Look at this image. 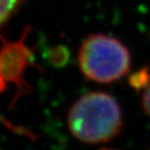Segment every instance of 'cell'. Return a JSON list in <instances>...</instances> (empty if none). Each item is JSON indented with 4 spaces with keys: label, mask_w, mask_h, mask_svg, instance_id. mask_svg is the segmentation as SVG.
Instances as JSON below:
<instances>
[{
    "label": "cell",
    "mask_w": 150,
    "mask_h": 150,
    "mask_svg": "<svg viewBox=\"0 0 150 150\" xmlns=\"http://www.w3.org/2000/svg\"><path fill=\"white\" fill-rule=\"evenodd\" d=\"M68 128L80 142L102 144L119 134L123 126V115L119 103L104 92H89L71 106Z\"/></svg>",
    "instance_id": "1"
},
{
    "label": "cell",
    "mask_w": 150,
    "mask_h": 150,
    "mask_svg": "<svg viewBox=\"0 0 150 150\" xmlns=\"http://www.w3.org/2000/svg\"><path fill=\"white\" fill-rule=\"evenodd\" d=\"M78 63L81 72L89 79L99 83H112L128 73L130 54L118 39L96 33L89 35L81 44Z\"/></svg>",
    "instance_id": "2"
},
{
    "label": "cell",
    "mask_w": 150,
    "mask_h": 150,
    "mask_svg": "<svg viewBox=\"0 0 150 150\" xmlns=\"http://www.w3.org/2000/svg\"><path fill=\"white\" fill-rule=\"evenodd\" d=\"M30 57V51L20 42H3L0 48V92L8 82H18Z\"/></svg>",
    "instance_id": "3"
},
{
    "label": "cell",
    "mask_w": 150,
    "mask_h": 150,
    "mask_svg": "<svg viewBox=\"0 0 150 150\" xmlns=\"http://www.w3.org/2000/svg\"><path fill=\"white\" fill-rule=\"evenodd\" d=\"M22 0H0V25H2L19 7Z\"/></svg>",
    "instance_id": "4"
},
{
    "label": "cell",
    "mask_w": 150,
    "mask_h": 150,
    "mask_svg": "<svg viewBox=\"0 0 150 150\" xmlns=\"http://www.w3.org/2000/svg\"><path fill=\"white\" fill-rule=\"evenodd\" d=\"M142 105L150 118V80L144 82L143 84V92H142Z\"/></svg>",
    "instance_id": "5"
}]
</instances>
